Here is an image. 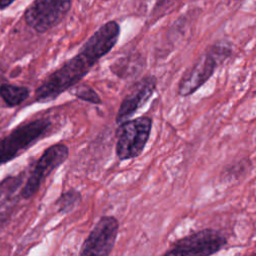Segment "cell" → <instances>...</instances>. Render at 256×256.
<instances>
[{
    "mask_svg": "<svg viewBox=\"0 0 256 256\" xmlns=\"http://www.w3.org/2000/svg\"><path fill=\"white\" fill-rule=\"evenodd\" d=\"M49 118H37L22 123L0 139V166L25 152L53 129Z\"/></svg>",
    "mask_w": 256,
    "mask_h": 256,
    "instance_id": "3957f363",
    "label": "cell"
},
{
    "mask_svg": "<svg viewBox=\"0 0 256 256\" xmlns=\"http://www.w3.org/2000/svg\"><path fill=\"white\" fill-rule=\"evenodd\" d=\"M30 95V89L26 86L11 83L0 85V97L8 107H16L22 104Z\"/></svg>",
    "mask_w": 256,
    "mask_h": 256,
    "instance_id": "30bf717a",
    "label": "cell"
},
{
    "mask_svg": "<svg viewBox=\"0 0 256 256\" xmlns=\"http://www.w3.org/2000/svg\"><path fill=\"white\" fill-rule=\"evenodd\" d=\"M119 35L120 26L116 21L111 20L100 26L72 58L50 73L36 88L35 102H51L78 84L114 48Z\"/></svg>",
    "mask_w": 256,
    "mask_h": 256,
    "instance_id": "6da1fadb",
    "label": "cell"
},
{
    "mask_svg": "<svg viewBox=\"0 0 256 256\" xmlns=\"http://www.w3.org/2000/svg\"><path fill=\"white\" fill-rule=\"evenodd\" d=\"M81 199V192L75 188H70L63 192L55 202L58 213L64 215L71 213L80 204Z\"/></svg>",
    "mask_w": 256,
    "mask_h": 256,
    "instance_id": "8fae6325",
    "label": "cell"
},
{
    "mask_svg": "<svg viewBox=\"0 0 256 256\" xmlns=\"http://www.w3.org/2000/svg\"><path fill=\"white\" fill-rule=\"evenodd\" d=\"M73 96L76 98L91 103L93 105H100L102 104V99L99 94L88 84L85 83H78L74 85L71 89L68 90Z\"/></svg>",
    "mask_w": 256,
    "mask_h": 256,
    "instance_id": "7c38bea8",
    "label": "cell"
},
{
    "mask_svg": "<svg viewBox=\"0 0 256 256\" xmlns=\"http://www.w3.org/2000/svg\"><path fill=\"white\" fill-rule=\"evenodd\" d=\"M68 157L69 148L65 143H55L46 148L31 170L21 190V197L26 200L33 197L46 178L61 166Z\"/></svg>",
    "mask_w": 256,
    "mask_h": 256,
    "instance_id": "8992f818",
    "label": "cell"
},
{
    "mask_svg": "<svg viewBox=\"0 0 256 256\" xmlns=\"http://www.w3.org/2000/svg\"><path fill=\"white\" fill-rule=\"evenodd\" d=\"M232 54V46L229 42L221 40L211 45L197 60L182 74L177 94L188 97L199 90Z\"/></svg>",
    "mask_w": 256,
    "mask_h": 256,
    "instance_id": "7a4b0ae2",
    "label": "cell"
},
{
    "mask_svg": "<svg viewBox=\"0 0 256 256\" xmlns=\"http://www.w3.org/2000/svg\"><path fill=\"white\" fill-rule=\"evenodd\" d=\"M16 0H0V10L9 7Z\"/></svg>",
    "mask_w": 256,
    "mask_h": 256,
    "instance_id": "4fadbf2b",
    "label": "cell"
},
{
    "mask_svg": "<svg viewBox=\"0 0 256 256\" xmlns=\"http://www.w3.org/2000/svg\"><path fill=\"white\" fill-rule=\"evenodd\" d=\"M119 233V221L111 215L102 216L83 241L81 256H108L114 249Z\"/></svg>",
    "mask_w": 256,
    "mask_h": 256,
    "instance_id": "ba28073f",
    "label": "cell"
},
{
    "mask_svg": "<svg viewBox=\"0 0 256 256\" xmlns=\"http://www.w3.org/2000/svg\"><path fill=\"white\" fill-rule=\"evenodd\" d=\"M156 88L157 78L154 75H147L137 81L120 102L116 113L115 122L119 124L130 119L151 99L156 91Z\"/></svg>",
    "mask_w": 256,
    "mask_h": 256,
    "instance_id": "9c48e42d",
    "label": "cell"
},
{
    "mask_svg": "<svg viewBox=\"0 0 256 256\" xmlns=\"http://www.w3.org/2000/svg\"><path fill=\"white\" fill-rule=\"evenodd\" d=\"M227 243V238L221 231L205 228L178 239L164 252V255L208 256L223 250Z\"/></svg>",
    "mask_w": 256,
    "mask_h": 256,
    "instance_id": "5b68a950",
    "label": "cell"
},
{
    "mask_svg": "<svg viewBox=\"0 0 256 256\" xmlns=\"http://www.w3.org/2000/svg\"><path fill=\"white\" fill-rule=\"evenodd\" d=\"M153 120L148 116L128 119L118 124L115 131V154L119 161L137 158L149 141Z\"/></svg>",
    "mask_w": 256,
    "mask_h": 256,
    "instance_id": "277c9868",
    "label": "cell"
},
{
    "mask_svg": "<svg viewBox=\"0 0 256 256\" xmlns=\"http://www.w3.org/2000/svg\"><path fill=\"white\" fill-rule=\"evenodd\" d=\"M73 0H34L24 12L25 23L38 33L58 25L71 9Z\"/></svg>",
    "mask_w": 256,
    "mask_h": 256,
    "instance_id": "52a82bcc",
    "label": "cell"
}]
</instances>
